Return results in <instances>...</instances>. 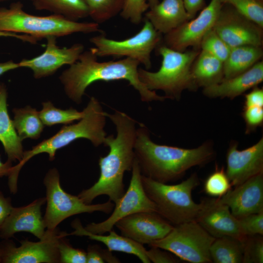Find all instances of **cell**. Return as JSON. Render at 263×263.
<instances>
[{
	"label": "cell",
	"instance_id": "6da1fadb",
	"mask_svg": "<svg viewBox=\"0 0 263 263\" xmlns=\"http://www.w3.org/2000/svg\"><path fill=\"white\" fill-rule=\"evenodd\" d=\"M106 117L115 125L117 131L106 136L103 144L110 148L108 154L99 159L100 175L90 188L81 191L78 197L85 204H91L97 197L105 195L114 204L125 193L124 173L132 169L135 158L134 145L136 136V121L126 113L116 111Z\"/></svg>",
	"mask_w": 263,
	"mask_h": 263
},
{
	"label": "cell",
	"instance_id": "7a4b0ae2",
	"mask_svg": "<svg viewBox=\"0 0 263 263\" xmlns=\"http://www.w3.org/2000/svg\"><path fill=\"white\" fill-rule=\"evenodd\" d=\"M134 150L142 174L162 183L178 180L192 167L210 162L215 155L208 141L193 149L157 144L142 124L136 130Z\"/></svg>",
	"mask_w": 263,
	"mask_h": 263
},
{
	"label": "cell",
	"instance_id": "3957f363",
	"mask_svg": "<svg viewBox=\"0 0 263 263\" xmlns=\"http://www.w3.org/2000/svg\"><path fill=\"white\" fill-rule=\"evenodd\" d=\"M97 56L91 48L83 51L78 59L70 65L59 76L68 97L79 103L87 88L97 81L125 80L139 93L144 102L164 101L165 96L148 89L138 77V66L136 60L125 57L115 61L98 62Z\"/></svg>",
	"mask_w": 263,
	"mask_h": 263
},
{
	"label": "cell",
	"instance_id": "277c9868",
	"mask_svg": "<svg viewBox=\"0 0 263 263\" xmlns=\"http://www.w3.org/2000/svg\"><path fill=\"white\" fill-rule=\"evenodd\" d=\"M83 112L84 115L78 123L63 126L52 137L33 147L31 150L24 151L19 163L12 167L8 176L9 186L13 188L18 187L20 169L29 160L36 155L47 153L49 160L53 161L57 150L82 138L90 140L95 147L103 144L107 136L104 131L106 116L99 102L92 97Z\"/></svg>",
	"mask_w": 263,
	"mask_h": 263
},
{
	"label": "cell",
	"instance_id": "5b68a950",
	"mask_svg": "<svg viewBox=\"0 0 263 263\" xmlns=\"http://www.w3.org/2000/svg\"><path fill=\"white\" fill-rule=\"evenodd\" d=\"M0 31L24 34L37 40L76 33L102 32L99 24L94 21L78 22L56 14L47 16L31 15L24 11L20 2L11 4L9 8H0Z\"/></svg>",
	"mask_w": 263,
	"mask_h": 263
},
{
	"label": "cell",
	"instance_id": "8992f818",
	"mask_svg": "<svg viewBox=\"0 0 263 263\" xmlns=\"http://www.w3.org/2000/svg\"><path fill=\"white\" fill-rule=\"evenodd\" d=\"M157 53L162 57L161 65L156 72L138 68L141 82L150 90H161L166 98L179 100L185 90L195 91L191 68L201 50L192 49L179 52L160 44Z\"/></svg>",
	"mask_w": 263,
	"mask_h": 263
},
{
	"label": "cell",
	"instance_id": "52a82bcc",
	"mask_svg": "<svg viewBox=\"0 0 263 263\" xmlns=\"http://www.w3.org/2000/svg\"><path fill=\"white\" fill-rule=\"evenodd\" d=\"M142 184L149 198L154 203L156 212L174 225L196 220L201 204L192 197L193 190L200 185L198 176L193 173L186 180L169 185L142 174Z\"/></svg>",
	"mask_w": 263,
	"mask_h": 263
},
{
	"label": "cell",
	"instance_id": "ba28073f",
	"mask_svg": "<svg viewBox=\"0 0 263 263\" xmlns=\"http://www.w3.org/2000/svg\"><path fill=\"white\" fill-rule=\"evenodd\" d=\"M215 239L194 220L175 225L165 237L148 245L167 250L184 261L210 263L209 249Z\"/></svg>",
	"mask_w": 263,
	"mask_h": 263
},
{
	"label": "cell",
	"instance_id": "9c48e42d",
	"mask_svg": "<svg viewBox=\"0 0 263 263\" xmlns=\"http://www.w3.org/2000/svg\"><path fill=\"white\" fill-rule=\"evenodd\" d=\"M44 184L46 190L47 206L43 219L47 229L56 228L60 223L70 216L95 211L109 214L114 207V204L110 200L102 204H87L78 196L66 192L61 186L59 174L56 169L47 172Z\"/></svg>",
	"mask_w": 263,
	"mask_h": 263
},
{
	"label": "cell",
	"instance_id": "30bf717a",
	"mask_svg": "<svg viewBox=\"0 0 263 263\" xmlns=\"http://www.w3.org/2000/svg\"><path fill=\"white\" fill-rule=\"evenodd\" d=\"M162 40V34L145 19L141 30L128 38L117 40L99 35L91 38L90 41L94 45L91 49L97 57L124 56L137 60L149 69L151 67V54Z\"/></svg>",
	"mask_w": 263,
	"mask_h": 263
},
{
	"label": "cell",
	"instance_id": "8fae6325",
	"mask_svg": "<svg viewBox=\"0 0 263 263\" xmlns=\"http://www.w3.org/2000/svg\"><path fill=\"white\" fill-rule=\"evenodd\" d=\"M132 171L128 188L115 204L112 214L104 221L87 225L84 227L87 231L95 234H103L113 229L117 221L128 215L142 211L156 212L154 203L149 198L143 188L141 169L136 157Z\"/></svg>",
	"mask_w": 263,
	"mask_h": 263
},
{
	"label": "cell",
	"instance_id": "7c38bea8",
	"mask_svg": "<svg viewBox=\"0 0 263 263\" xmlns=\"http://www.w3.org/2000/svg\"><path fill=\"white\" fill-rule=\"evenodd\" d=\"M68 236L56 228L46 229L44 237L37 242L26 240L16 247L9 239L0 243L2 263H60L58 251L59 238Z\"/></svg>",
	"mask_w": 263,
	"mask_h": 263
},
{
	"label": "cell",
	"instance_id": "4fadbf2b",
	"mask_svg": "<svg viewBox=\"0 0 263 263\" xmlns=\"http://www.w3.org/2000/svg\"><path fill=\"white\" fill-rule=\"evenodd\" d=\"M213 29L230 48L263 46V28L229 4L222 3Z\"/></svg>",
	"mask_w": 263,
	"mask_h": 263
},
{
	"label": "cell",
	"instance_id": "5bb4252c",
	"mask_svg": "<svg viewBox=\"0 0 263 263\" xmlns=\"http://www.w3.org/2000/svg\"><path fill=\"white\" fill-rule=\"evenodd\" d=\"M222 5L220 0H211L197 17L186 21L165 35L164 45L182 52L190 47L201 50V42L206 34L213 28Z\"/></svg>",
	"mask_w": 263,
	"mask_h": 263
},
{
	"label": "cell",
	"instance_id": "9a60e30c",
	"mask_svg": "<svg viewBox=\"0 0 263 263\" xmlns=\"http://www.w3.org/2000/svg\"><path fill=\"white\" fill-rule=\"evenodd\" d=\"M121 235L141 244L165 237L174 226L156 212L142 211L128 215L115 225Z\"/></svg>",
	"mask_w": 263,
	"mask_h": 263
},
{
	"label": "cell",
	"instance_id": "2e32d148",
	"mask_svg": "<svg viewBox=\"0 0 263 263\" xmlns=\"http://www.w3.org/2000/svg\"><path fill=\"white\" fill-rule=\"evenodd\" d=\"M238 147L237 141H231L226 154L225 172L234 187L263 173V137L245 149Z\"/></svg>",
	"mask_w": 263,
	"mask_h": 263
},
{
	"label": "cell",
	"instance_id": "e0dca14e",
	"mask_svg": "<svg viewBox=\"0 0 263 263\" xmlns=\"http://www.w3.org/2000/svg\"><path fill=\"white\" fill-rule=\"evenodd\" d=\"M56 38H46V48L44 52L31 59H22L20 67H26L33 72L36 78H40L54 74L64 65H71L78 59L84 50V45L75 43L70 47L60 48L56 44Z\"/></svg>",
	"mask_w": 263,
	"mask_h": 263
},
{
	"label": "cell",
	"instance_id": "ac0fdd59",
	"mask_svg": "<svg viewBox=\"0 0 263 263\" xmlns=\"http://www.w3.org/2000/svg\"><path fill=\"white\" fill-rule=\"evenodd\" d=\"M216 200L219 203L227 205L237 219L263 212V173L234 187L233 189L231 188Z\"/></svg>",
	"mask_w": 263,
	"mask_h": 263
},
{
	"label": "cell",
	"instance_id": "d6986e66",
	"mask_svg": "<svg viewBox=\"0 0 263 263\" xmlns=\"http://www.w3.org/2000/svg\"><path fill=\"white\" fill-rule=\"evenodd\" d=\"M201 208L196 220L215 238L229 236L243 239L238 219L231 213L229 207L219 203L216 198H203Z\"/></svg>",
	"mask_w": 263,
	"mask_h": 263
},
{
	"label": "cell",
	"instance_id": "ffe728a7",
	"mask_svg": "<svg viewBox=\"0 0 263 263\" xmlns=\"http://www.w3.org/2000/svg\"><path fill=\"white\" fill-rule=\"evenodd\" d=\"M45 202V197L40 198L27 206L13 207L0 230V238L9 239L16 233L24 231L42 239L46 230L41 211Z\"/></svg>",
	"mask_w": 263,
	"mask_h": 263
},
{
	"label": "cell",
	"instance_id": "44dd1931",
	"mask_svg": "<svg viewBox=\"0 0 263 263\" xmlns=\"http://www.w3.org/2000/svg\"><path fill=\"white\" fill-rule=\"evenodd\" d=\"M263 81V61L261 60L246 71L220 82L203 88V94L209 98L233 99Z\"/></svg>",
	"mask_w": 263,
	"mask_h": 263
},
{
	"label": "cell",
	"instance_id": "7402d4cb",
	"mask_svg": "<svg viewBox=\"0 0 263 263\" xmlns=\"http://www.w3.org/2000/svg\"><path fill=\"white\" fill-rule=\"evenodd\" d=\"M145 16L156 30L164 35L191 19L183 0H162L150 8Z\"/></svg>",
	"mask_w": 263,
	"mask_h": 263
},
{
	"label": "cell",
	"instance_id": "603a6c76",
	"mask_svg": "<svg viewBox=\"0 0 263 263\" xmlns=\"http://www.w3.org/2000/svg\"><path fill=\"white\" fill-rule=\"evenodd\" d=\"M75 230L68 235L87 236L93 240L104 244L109 250L124 252L136 256L143 263H150L147 255V250L141 244L132 239L117 234L113 229L109 231L108 235L95 234L87 231L83 227L80 221L75 219L72 223Z\"/></svg>",
	"mask_w": 263,
	"mask_h": 263
},
{
	"label": "cell",
	"instance_id": "cb8c5ba5",
	"mask_svg": "<svg viewBox=\"0 0 263 263\" xmlns=\"http://www.w3.org/2000/svg\"><path fill=\"white\" fill-rule=\"evenodd\" d=\"M7 93L4 84H0V141L2 144L8 160H21L23 154L22 140L15 128L13 121L8 114Z\"/></svg>",
	"mask_w": 263,
	"mask_h": 263
},
{
	"label": "cell",
	"instance_id": "d4e9b609",
	"mask_svg": "<svg viewBox=\"0 0 263 263\" xmlns=\"http://www.w3.org/2000/svg\"><path fill=\"white\" fill-rule=\"evenodd\" d=\"M191 73L197 89L218 83L224 78L223 62L201 50L192 63Z\"/></svg>",
	"mask_w": 263,
	"mask_h": 263
},
{
	"label": "cell",
	"instance_id": "484cf974",
	"mask_svg": "<svg viewBox=\"0 0 263 263\" xmlns=\"http://www.w3.org/2000/svg\"><path fill=\"white\" fill-rule=\"evenodd\" d=\"M263 46L242 45L231 48L223 62L224 78L240 75L251 68L263 57Z\"/></svg>",
	"mask_w": 263,
	"mask_h": 263
},
{
	"label": "cell",
	"instance_id": "4316f807",
	"mask_svg": "<svg viewBox=\"0 0 263 263\" xmlns=\"http://www.w3.org/2000/svg\"><path fill=\"white\" fill-rule=\"evenodd\" d=\"M245 237L241 239L224 236L215 238L209 249L212 262L243 263Z\"/></svg>",
	"mask_w": 263,
	"mask_h": 263
},
{
	"label": "cell",
	"instance_id": "83f0119b",
	"mask_svg": "<svg viewBox=\"0 0 263 263\" xmlns=\"http://www.w3.org/2000/svg\"><path fill=\"white\" fill-rule=\"evenodd\" d=\"M38 10H47L76 21L89 16L84 0H31Z\"/></svg>",
	"mask_w": 263,
	"mask_h": 263
},
{
	"label": "cell",
	"instance_id": "f1b7e54d",
	"mask_svg": "<svg viewBox=\"0 0 263 263\" xmlns=\"http://www.w3.org/2000/svg\"><path fill=\"white\" fill-rule=\"evenodd\" d=\"M13 112V124L21 140L27 138L37 139L40 137L44 124L36 109L27 106L23 108H14Z\"/></svg>",
	"mask_w": 263,
	"mask_h": 263
},
{
	"label": "cell",
	"instance_id": "f546056e",
	"mask_svg": "<svg viewBox=\"0 0 263 263\" xmlns=\"http://www.w3.org/2000/svg\"><path fill=\"white\" fill-rule=\"evenodd\" d=\"M43 108L38 112L40 119L44 125L52 126L56 124H69L75 120H80L84 115V112H78L71 108L62 110L56 108L50 102L42 103Z\"/></svg>",
	"mask_w": 263,
	"mask_h": 263
},
{
	"label": "cell",
	"instance_id": "4dcf8cb0",
	"mask_svg": "<svg viewBox=\"0 0 263 263\" xmlns=\"http://www.w3.org/2000/svg\"><path fill=\"white\" fill-rule=\"evenodd\" d=\"M89 16L97 23L104 22L120 14L124 0H84Z\"/></svg>",
	"mask_w": 263,
	"mask_h": 263
},
{
	"label": "cell",
	"instance_id": "1f68e13d",
	"mask_svg": "<svg viewBox=\"0 0 263 263\" xmlns=\"http://www.w3.org/2000/svg\"><path fill=\"white\" fill-rule=\"evenodd\" d=\"M263 28V0H220Z\"/></svg>",
	"mask_w": 263,
	"mask_h": 263
},
{
	"label": "cell",
	"instance_id": "d6a6232c",
	"mask_svg": "<svg viewBox=\"0 0 263 263\" xmlns=\"http://www.w3.org/2000/svg\"><path fill=\"white\" fill-rule=\"evenodd\" d=\"M232 185L224 167H216L204 183V191L213 197H221L231 188Z\"/></svg>",
	"mask_w": 263,
	"mask_h": 263
},
{
	"label": "cell",
	"instance_id": "836d02e7",
	"mask_svg": "<svg viewBox=\"0 0 263 263\" xmlns=\"http://www.w3.org/2000/svg\"><path fill=\"white\" fill-rule=\"evenodd\" d=\"M200 49L224 62L227 57L231 48L212 28L203 38Z\"/></svg>",
	"mask_w": 263,
	"mask_h": 263
},
{
	"label": "cell",
	"instance_id": "e575fe53",
	"mask_svg": "<svg viewBox=\"0 0 263 263\" xmlns=\"http://www.w3.org/2000/svg\"><path fill=\"white\" fill-rule=\"evenodd\" d=\"M263 263L262 235L246 236L244 242L243 263Z\"/></svg>",
	"mask_w": 263,
	"mask_h": 263
},
{
	"label": "cell",
	"instance_id": "d590c367",
	"mask_svg": "<svg viewBox=\"0 0 263 263\" xmlns=\"http://www.w3.org/2000/svg\"><path fill=\"white\" fill-rule=\"evenodd\" d=\"M149 8V5L146 0H124L120 14L124 19L134 24H138L142 19L143 14Z\"/></svg>",
	"mask_w": 263,
	"mask_h": 263
},
{
	"label": "cell",
	"instance_id": "8d00e7d4",
	"mask_svg": "<svg viewBox=\"0 0 263 263\" xmlns=\"http://www.w3.org/2000/svg\"><path fill=\"white\" fill-rule=\"evenodd\" d=\"M66 237L63 236L59 239L58 247L60 263H86V252L83 249L73 247L65 239Z\"/></svg>",
	"mask_w": 263,
	"mask_h": 263
},
{
	"label": "cell",
	"instance_id": "74e56055",
	"mask_svg": "<svg viewBox=\"0 0 263 263\" xmlns=\"http://www.w3.org/2000/svg\"><path fill=\"white\" fill-rule=\"evenodd\" d=\"M238 221L244 236L263 235V212L244 216Z\"/></svg>",
	"mask_w": 263,
	"mask_h": 263
},
{
	"label": "cell",
	"instance_id": "f35d334b",
	"mask_svg": "<svg viewBox=\"0 0 263 263\" xmlns=\"http://www.w3.org/2000/svg\"><path fill=\"white\" fill-rule=\"evenodd\" d=\"M245 125V133L249 134L263 124V107H244L242 113Z\"/></svg>",
	"mask_w": 263,
	"mask_h": 263
},
{
	"label": "cell",
	"instance_id": "ab89813d",
	"mask_svg": "<svg viewBox=\"0 0 263 263\" xmlns=\"http://www.w3.org/2000/svg\"><path fill=\"white\" fill-rule=\"evenodd\" d=\"M112 252L108 249H102L97 245H89L86 252V263H119V260L113 255Z\"/></svg>",
	"mask_w": 263,
	"mask_h": 263
},
{
	"label": "cell",
	"instance_id": "60d3db41",
	"mask_svg": "<svg viewBox=\"0 0 263 263\" xmlns=\"http://www.w3.org/2000/svg\"><path fill=\"white\" fill-rule=\"evenodd\" d=\"M147 250V255L150 262L154 263H175L180 262V260L175 258L170 253L164 251L159 247L150 246Z\"/></svg>",
	"mask_w": 263,
	"mask_h": 263
},
{
	"label": "cell",
	"instance_id": "b9f144b4",
	"mask_svg": "<svg viewBox=\"0 0 263 263\" xmlns=\"http://www.w3.org/2000/svg\"><path fill=\"white\" fill-rule=\"evenodd\" d=\"M263 107V89L256 86L244 94V107Z\"/></svg>",
	"mask_w": 263,
	"mask_h": 263
},
{
	"label": "cell",
	"instance_id": "7bdbcfd3",
	"mask_svg": "<svg viewBox=\"0 0 263 263\" xmlns=\"http://www.w3.org/2000/svg\"><path fill=\"white\" fill-rule=\"evenodd\" d=\"M12 208L11 198L5 197L0 191V230Z\"/></svg>",
	"mask_w": 263,
	"mask_h": 263
},
{
	"label": "cell",
	"instance_id": "ee69618b",
	"mask_svg": "<svg viewBox=\"0 0 263 263\" xmlns=\"http://www.w3.org/2000/svg\"><path fill=\"white\" fill-rule=\"evenodd\" d=\"M183 1L191 19L195 18L197 13L206 6L205 0H183Z\"/></svg>",
	"mask_w": 263,
	"mask_h": 263
},
{
	"label": "cell",
	"instance_id": "f6af8a7d",
	"mask_svg": "<svg viewBox=\"0 0 263 263\" xmlns=\"http://www.w3.org/2000/svg\"><path fill=\"white\" fill-rule=\"evenodd\" d=\"M1 36L14 37L31 43H35L37 41L35 38L27 35H18L16 33L4 31H0V37Z\"/></svg>",
	"mask_w": 263,
	"mask_h": 263
},
{
	"label": "cell",
	"instance_id": "bcb514c9",
	"mask_svg": "<svg viewBox=\"0 0 263 263\" xmlns=\"http://www.w3.org/2000/svg\"><path fill=\"white\" fill-rule=\"evenodd\" d=\"M20 67L19 63H15L12 60L5 62H0V76L5 73Z\"/></svg>",
	"mask_w": 263,
	"mask_h": 263
},
{
	"label": "cell",
	"instance_id": "7dc6e473",
	"mask_svg": "<svg viewBox=\"0 0 263 263\" xmlns=\"http://www.w3.org/2000/svg\"><path fill=\"white\" fill-rule=\"evenodd\" d=\"M12 168V162L7 160L5 163L1 161L0 156V177L10 174Z\"/></svg>",
	"mask_w": 263,
	"mask_h": 263
},
{
	"label": "cell",
	"instance_id": "c3c4849f",
	"mask_svg": "<svg viewBox=\"0 0 263 263\" xmlns=\"http://www.w3.org/2000/svg\"><path fill=\"white\" fill-rule=\"evenodd\" d=\"M149 5V8H152L158 3L159 0H146Z\"/></svg>",
	"mask_w": 263,
	"mask_h": 263
},
{
	"label": "cell",
	"instance_id": "681fc988",
	"mask_svg": "<svg viewBox=\"0 0 263 263\" xmlns=\"http://www.w3.org/2000/svg\"><path fill=\"white\" fill-rule=\"evenodd\" d=\"M1 256H2L1 250L0 247V263H1V260H2Z\"/></svg>",
	"mask_w": 263,
	"mask_h": 263
},
{
	"label": "cell",
	"instance_id": "f907efd6",
	"mask_svg": "<svg viewBox=\"0 0 263 263\" xmlns=\"http://www.w3.org/2000/svg\"><path fill=\"white\" fill-rule=\"evenodd\" d=\"M4 0H0V1H4Z\"/></svg>",
	"mask_w": 263,
	"mask_h": 263
}]
</instances>
